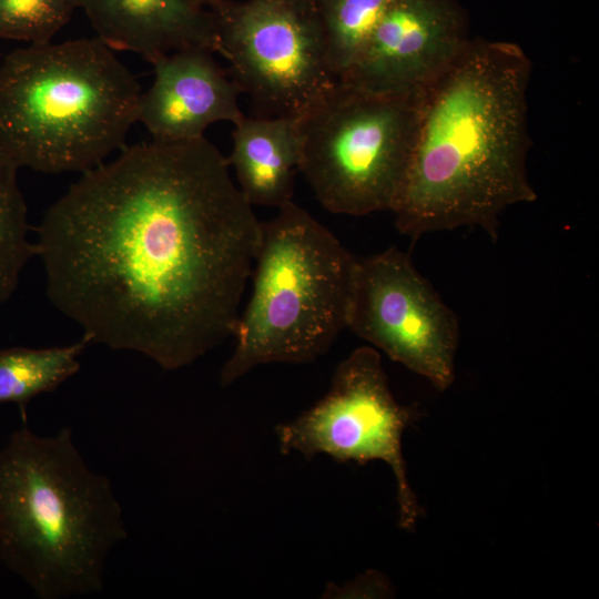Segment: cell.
<instances>
[{
    "instance_id": "cell-1",
    "label": "cell",
    "mask_w": 599,
    "mask_h": 599,
    "mask_svg": "<svg viewBox=\"0 0 599 599\" xmlns=\"http://www.w3.org/2000/svg\"><path fill=\"white\" fill-rule=\"evenodd\" d=\"M261 225L211 141L152 140L82 173L34 243L91 344L176 370L233 336Z\"/></svg>"
},
{
    "instance_id": "cell-2",
    "label": "cell",
    "mask_w": 599,
    "mask_h": 599,
    "mask_svg": "<svg viewBox=\"0 0 599 599\" xmlns=\"http://www.w3.org/2000/svg\"><path fill=\"white\" fill-rule=\"evenodd\" d=\"M531 63L516 43L469 40L422 95L397 230L479 227L498 237L508 207L536 201L527 172Z\"/></svg>"
},
{
    "instance_id": "cell-3",
    "label": "cell",
    "mask_w": 599,
    "mask_h": 599,
    "mask_svg": "<svg viewBox=\"0 0 599 599\" xmlns=\"http://www.w3.org/2000/svg\"><path fill=\"white\" fill-rule=\"evenodd\" d=\"M128 537L109 477L92 470L69 427L26 423L0 450V558L40 599L100 592L111 550Z\"/></svg>"
},
{
    "instance_id": "cell-4",
    "label": "cell",
    "mask_w": 599,
    "mask_h": 599,
    "mask_svg": "<svg viewBox=\"0 0 599 599\" xmlns=\"http://www.w3.org/2000/svg\"><path fill=\"white\" fill-rule=\"evenodd\" d=\"M141 95L97 37L17 49L0 67V150L18 167L84 173L123 146Z\"/></svg>"
},
{
    "instance_id": "cell-5",
    "label": "cell",
    "mask_w": 599,
    "mask_h": 599,
    "mask_svg": "<svg viewBox=\"0 0 599 599\" xmlns=\"http://www.w3.org/2000/svg\"><path fill=\"white\" fill-rule=\"evenodd\" d=\"M357 257L290 201L262 222L252 293L240 313L222 387L270 363L303 364L327 353L347 328Z\"/></svg>"
},
{
    "instance_id": "cell-6",
    "label": "cell",
    "mask_w": 599,
    "mask_h": 599,
    "mask_svg": "<svg viewBox=\"0 0 599 599\" xmlns=\"http://www.w3.org/2000/svg\"><path fill=\"white\" fill-rule=\"evenodd\" d=\"M422 95L374 93L337 81L301 116L300 173L324 209L352 216L395 210Z\"/></svg>"
},
{
    "instance_id": "cell-7",
    "label": "cell",
    "mask_w": 599,
    "mask_h": 599,
    "mask_svg": "<svg viewBox=\"0 0 599 599\" xmlns=\"http://www.w3.org/2000/svg\"><path fill=\"white\" fill-rule=\"evenodd\" d=\"M214 6L217 53L253 115L302 116L336 85L315 0Z\"/></svg>"
},
{
    "instance_id": "cell-8",
    "label": "cell",
    "mask_w": 599,
    "mask_h": 599,
    "mask_svg": "<svg viewBox=\"0 0 599 599\" xmlns=\"http://www.w3.org/2000/svg\"><path fill=\"white\" fill-rule=\"evenodd\" d=\"M416 406L394 397L373 346L354 349L336 367L327 393L294 419L278 424L275 436L283 455H319L337 463L387 464L397 491L398 525L412 530L423 511L412 489L403 455L405 430L419 419Z\"/></svg>"
},
{
    "instance_id": "cell-9",
    "label": "cell",
    "mask_w": 599,
    "mask_h": 599,
    "mask_svg": "<svg viewBox=\"0 0 599 599\" xmlns=\"http://www.w3.org/2000/svg\"><path fill=\"white\" fill-rule=\"evenodd\" d=\"M347 328L440 392L455 380L457 316L396 247L357 258Z\"/></svg>"
},
{
    "instance_id": "cell-10",
    "label": "cell",
    "mask_w": 599,
    "mask_h": 599,
    "mask_svg": "<svg viewBox=\"0 0 599 599\" xmlns=\"http://www.w3.org/2000/svg\"><path fill=\"white\" fill-rule=\"evenodd\" d=\"M468 41L446 0H397L338 81L374 93L423 94Z\"/></svg>"
},
{
    "instance_id": "cell-11",
    "label": "cell",
    "mask_w": 599,
    "mask_h": 599,
    "mask_svg": "<svg viewBox=\"0 0 599 599\" xmlns=\"http://www.w3.org/2000/svg\"><path fill=\"white\" fill-rule=\"evenodd\" d=\"M154 79L142 92L139 120L153 140L186 141L204 136L213 123H236L244 113L242 91L212 52L183 50L153 63Z\"/></svg>"
},
{
    "instance_id": "cell-12",
    "label": "cell",
    "mask_w": 599,
    "mask_h": 599,
    "mask_svg": "<svg viewBox=\"0 0 599 599\" xmlns=\"http://www.w3.org/2000/svg\"><path fill=\"white\" fill-rule=\"evenodd\" d=\"M80 7L111 50L151 63L183 50L219 52L214 17L195 0H80Z\"/></svg>"
},
{
    "instance_id": "cell-13",
    "label": "cell",
    "mask_w": 599,
    "mask_h": 599,
    "mask_svg": "<svg viewBox=\"0 0 599 599\" xmlns=\"http://www.w3.org/2000/svg\"><path fill=\"white\" fill-rule=\"evenodd\" d=\"M233 125L227 161L247 202L277 209L292 201L302 156L301 116L244 114Z\"/></svg>"
},
{
    "instance_id": "cell-14",
    "label": "cell",
    "mask_w": 599,
    "mask_h": 599,
    "mask_svg": "<svg viewBox=\"0 0 599 599\" xmlns=\"http://www.w3.org/2000/svg\"><path fill=\"white\" fill-rule=\"evenodd\" d=\"M90 344L82 336L64 346L0 351V405L16 404L26 423L29 402L55 390L75 375L81 367L80 356Z\"/></svg>"
},
{
    "instance_id": "cell-15",
    "label": "cell",
    "mask_w": 599,
    "mask_h": 599,
    "mask_svg": "<svg viewBox=\"0 0 599 599\" xmlns=\"http://www.w3.org/2000/svg\"><path fill=\"white\" fill-rule=\"evenodd\" d=\"M16 163L0 150V306L14 293L26 264L37 255L29 240L27 205Z\"/></svg>"
},
{
    "instance_id": "cell-16",
    "label": "cell",
    "mask_w": 599,
    "mask_h": 599,
    "mask_svg": "<svg viewBox=\"0 0 599 599\" xmlns=\"http://www.w3.org/2000/svg\"><path fill=\"white\" fill-rule=\"evenodd\" d=\"M328 63L337 80L351 67L373 30L397 0H315Z\"/></svg>"
},
{
    "instance_id": "cell-17",
    "label": "cell",
    "mask_w": 599,
    "mask_h": 599,
    "mask_svg": "<svg viewBox=\"0 0 599 599\" xmlns=\"http://www.w3.org/2000/svg\"><path fill=\"white\" fill-rule=\"evenodd\" d=\"M78 7L80 0H0V38L49 42Z\"/></svg>"
},
{
    "instance_id": "cell-18",
    "label": "cell",
    "mask_w": 599,
    "mask_h": 599,
    "mask_svg": "<svg viewBox=\"0 0 599 599\" xmlns=\"http://www.w3.org/2000/svg\"><path fill=\"white\" fill-rule=\"evenodd\" d=\"M390 588L387 581L375 571H369L367 576L359 577L345 586H332L328 585L324 591L325 598H347V597H382L380 595H388Z\"/></svg>"
},
{
    "instance_id": "cell-19",
    "label": "cell",
    "mask_w": 599,
    "mask_h": 599,
    "mask_svg": "<svg viewBox=\"0 0 599 599\" xmlns=\"http://www.w3.org/2000/svg\"><path fill=\"white\" fill-rule=\"evenodd\" d=\"M200 6L202 4H214L216 2H220L221 0H195Z\"/></svg>"
}]
</instances>
